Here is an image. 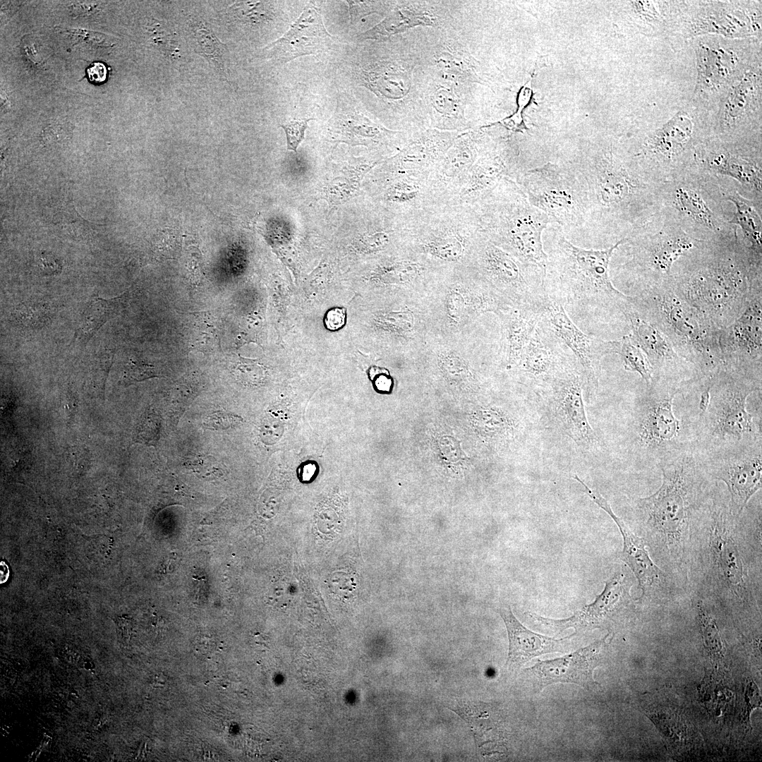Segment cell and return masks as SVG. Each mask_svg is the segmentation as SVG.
I'll use <instances>...</instances> for the list:
<instances>
[{
    "mask_svg": "<svg viewBox=\"0 0 762 762\" xmlns=\"http://www.w3.org/2000/svg\"><path fill=\"white\" fill-rule=\"evenodd\" d=\"M687 583L720 600L749 605L761 590V537L749 533L742 514H732L729 496L715 481L693 523Z\"/></svg>",
    "mask_w": 762,
    "mask_h": 762,
    "instance_id": "6da1fadb",
    "label": "cell"
},
{
    "mask_svg": "<svg viewBox=\"0 0 762 762\" xmlns=\"http://www.w3.org/2000/svg\"><path fill=\"white\" fill-rule=\"evenodd\" d=\"M658 466L662 473L660 488L635 500L641 537L653 561L673 583L679 579L687 583L693 523L715 480L702 468L694 449Z\"/></svg>",
    "mask_w": 762,
    "mask_h": 762,
    "instance_id": "7a4b0ae2",
    "label": "cell"
},
{
    "mask_svg": "<svg viewBox=\"0 0 762 762\" xmlns=\"http://www.w3.org/2000/svg\"><path fill=\"white\" fill-rule=\"evenodd\" d=\"M550 248L545 273L548 294L567 313L579 315H623L633 301L612 284L609 263L622 238L608 248L586 249L570 242L557 228H550Z\"/></svg>",
    "mask_w": 762,
    "mask_h": 762,
    "instance_id": "3957f363",
    "label": "cell"
},
{
    "mask_svg": "<svg viewBox=\"0 0 762 762\" xmlns=\"http://www.w3.org/2000/svg\"><path fill=\"white\" fill-rule=\"evenodd\" d=\"M705 379L694 421V449L710 452L761 441V428L746 409L761 381L723 368Z\"/></svg>",
    "mask_w": 762,
    "mask_h": 762,
    "instance_id": "277c9868",
    "label": "cell"
},
{
    "mask_svg": "<svg viewBox=\"0 0 762 762\" xmlns=\"http://www.w3.org/2000/svg\"><path fill=\"white\" fill-rule=\"evenodd\" d=\"M472 207L490 241L524 265L546 273L543 233L552 222L529 202L514 180L504 178Z\"/></svg>",
    "mask_w": 762,
    "mask_h": 762,
    "instance_id": "5b68a950",
    "label": "cell"
},
{
    "mask_svg": "<svg viewBox=\"0 0 762 762\" xmlns=\"http://www.w3.org/2000/svg\"><path fill=\"white\" fill-rule=\"evenodd\" d=\"M634 306L669 340L675 351L692 364L701 377L722 368L720 331L678 296L668 282L655 284L636 296Z\"/></svg>",
    "mask_w": 762,
    "mask_h": 762,
    "instance_id": "8992f818",
    "label": "cell"
},
{
    "mask_svg": "<svg viewBox=\"0 0 762 762\" xmlns=\"http://www.w3.org/2000/svg\"><path fill=\"white\" fill-rule=\"evenodd\" d=\"M483 233L475 210L433 205L402 224V245L433 266H466Z\"/></svg>",
    "mask_w": 762,
    "mask_h": 762,
    "instance_id": "52a82bcc",
    "label": "cell"
},
{
    "mask_svg": "<svg viewBox=\"0 0 762 762\" xmlns=\"http://www.w3.org/2000/svg\"><path fill=\"white\" fill-rule=\"evenodd\" d=\"M682 385L653 377L638 395L633 407L631 434L637 456L646 464L661 462L694 449V423L675 416L673 402Z\"/></svg>",
    "mask_w": 762,
    "mask_h": 762,
    "instance_id": "ba28073f",
    "label": "cell"
},
{
    "mask_svg": "<svg viewBox=\"0 0 762 762\" xmlns=\"http://www.w3.org/2000/svg\"><path fill=\"white\" fill-rule=\"evenodd\" d=\"M669 284L719 329L734 321L751 298L761 291V280L730 260L713 262Z\"/></svg>",
    "mask_w": 762,
    "mask_h": 762,
    "instance_id": "9c48e42d",
    "label": "cell"
},
{
    "mask_svg": "<svg viewBox=\"0 0 762 762\" xmlns=\"http://www.w3.org/2000/svg\"><path fill=\"white\" fill-rule=\"evenodd\" d=\"M514 181L529 202L564 231L583 228L588 217L586 195L567 166L548 162L520 172Z\"/></svg>",
    "mask_w": 762,
    "mask_h": 762,
    "instance_id": "30bf717a",
    "label": "cell"
},
{
    "mask_svg": "<svg viewBox=\"0 0 762 762\" xmlns=\"http://www.w3.org/2000/svg\"><path fill=\"white\" fill-rule=\"evenodd\" d=\"M467 266L516 306H542L548 296L545 273L524 265L483 234Z\"/></svg>",
    "mask_w": 762,
    "mask_h": 762,
    "instance_id": "8fae6325",
    "label": "cell"
},
{
    "mask_svg": "<svg viewBox=\"0 0 762 762\" xmlns=\"http://www.w3.org/2000/svg\"><path fill=\"white\" fill-rule=\"evenodd\" d=\"M695 453L706 475L712 480L725 484L730 510L740 516L762 487V441L727 449L695 450Z\"/></svg>",
    "mask_w": 762,
    "mask_h": 762,
    "instance_id": "7c38bea8",
    "label": "cell"
},
{
    "mask_svg": "<svg viewBox=\"0 0 762 762\" xmlns=\"http://www.w3.org/2000/svg\"><path fill=\"white\" fill-rule=\"evenodd\" d=\"M761 291L749 300L740 315L720 329L722 368L761 381Z\"/></svg>",
    "mask_w": 762,
    "mask_h": 762,
    "instance_id": "4fadbf2b",
    "label": "cell"
},
{
    "mask_svg": "<svg viewBox=\"0 0 762 762\" xmlns=\"http://www.w3.org/2000/svg\"><path fill=\"white\" fill-rule=\"evenodd\" d=\"M540 320L572 352L582 378L585 397L588 401L593 399L598 389L605 341L583 332L562 304L548 294L542 308Z\"/></svg>",
    "mask_w": 762,
    "mask_h": 762,
    "instance_id": "5bb4252c",
    "label": "cell"
},
{
    "mask_svg": "<svg viewBox=\"0 0 762 762\" xmlns=\"http://www.w3.org/2000/svg\"><path fill=\"white\" fill-rule=\"evenodd\" d=\"M490 137L483 128L459 133L428 176L433 205L453 204Z\"/></svg>",
    "mask_w": 762,
    "mask_h": 762,
    "instance_id": "9a60e30c",
    "label": "cell"
},
{
    "mask_svg": "<svg viewBox=\"0 0 762 762\" xmlns=\"http://www.w3.org/2000/svg\"><path fill=\"white\" fill-rule=\"evenodd\" d=\"M540 392L546 396L560 429L576 445L588 449L598 442L587 419L582 394L583 381L576 364L559 373Z\"/></svg>",
    "mask_w": 762,
    "mask_h": 762,
    "instance_id": "2e32d148",
    "label": "cell"
},
{
    "mask_svg": "<svg viewBox=\"0 0 762 762\" xmlns=\"http://www.w3.org/2000/svg\"><path fill=\"white\" fill-rule=\"evenodd\" d=\"M583 488L587 495L618 526L623 539V549L619 558L631 570L642 591L641 597L657 598L669 593L674 589L673 581L652 559L643 539L626 525L622 519L613 512L609 502L596 490L588 487L578 476H574Z\"/></svg>",
    "mask_w": 762,
    "mask_h": 762,
    "instance_id": "e0dca14e",
    "label": "cell"
},
{
    "mask_svg": "<svg viewBox=\"0 0 762 762\" xmlns=\"http://www.w3.org/2000/svg\"><path fill=\"white\" fill-rule=\"evenodd\" d=\"M633 302L634 298L623 315L630 324L631 338L643 351L653 369V377L682 385L701 377L695 367L675 351L666 337L637 312Z\"/></svg>",
    "mask_w": 762,
    "mask_h": 762,
    "instance_id": "ac0fdd59",
    "label": "cell"
},
{
    "mask_svg": "<svg viewBox=\"0 0 762 762\" xmlns=\"http://www.w3.org/2000/svg\"><path fill=\"white\" fill-rule=\"evenodd\" d=\"M523 171L507 139L491 138L482 150L453 204L473 206L504 178L515 180Z\"/></svg>",
    "mask_w": 762,
    "mask_h": 762,
    "instance_id": "d6986e66",
    "label": "cell"
},
{
    "mask_svg": "<svg viewBox=\"0 0 762 762\" xmlns=\"http://www.w3.org/2000/svg\"><path fill=\"white\" fill-rule=\"evenodd\" d=\"M377 166L373 182L380 190V200L402 224L433 205L430 173L393 171Z\"/></svg>",
    "mask_w": 762,
    "mask_h": 762,
    "instance_id": "ffe728a7",
    "label": "cell"
},
{
    "mask_svg": "<svg viewBox=\"0 0 762 762\" xmlns=\"http://www.w3.org/2000/svg\"><path fill=\"white\" fill-rule=\"evenodd\" d=\"M576 364L562 341L540 320L516 365L539 391L559 373Z\"/></svg>",
    "mask_w": 762,
    "mask_h": 762,
    "instance_id": "44dd1931",
    "label": "cell"
},
{
    "mask_svg": "<svg viewBox=\"0 0 762 762\" xmlns=\"http://www.w3.org/2000/svg\"><path fill=\"white\" fill-rule=\"evenodd\" d=\"M329 131L332 142L363 145L375 152L390 148L399 151L413 135L387 129L349 107L344 100H339Z\"/></svg>",
    "mask_w": 762,
    "mask_h": 762,
    "instance_id": "7402d4cb",
    "label": "cell"
},
{
    "mask_svg": "<svg viewBox=\"0 0 762 762\" xmlns=\"http://www.w3.org/2000/svg\"><path fill=\"white\" fill-rule=\"evenodd\" d=\"M607 636L562 658L538 660L524 670L531 675L535 691L556 683H574L587 689L598 684L593 678V670L600 663V652Z\"/></svg>",
    "mask_w": 762,
    "mask_h": 762,
    "instance_id": "603a6c76",
    "label": "cell"
},
{
    "mask_svg": "<svg viewBox=\"0 0 762 762\" xmlns=\"http://www.w3.org/2000/svg\"><path fill=\"white\" fill-rule=\"evenodd\" d=\"M332 36L325 28L322 16L314 7H306L289 30L262 49L270 58L287 63L301 56L326 51Z\"/></svg>",
    "mask_w": 762,
    "mask_h": 762,
    "instance_id": "cb8c5ba5",
    "label": "cell"
},
{
    "mask_svg": "<svg viewBox=\"0 0 762 762\" xmlns=\"http://www.w3.org/2000/svg\"><path fill=\"white\" fill-rule=\"evenodd\" d=\"M459 133L435 128L416 133L394 156L383 159L379 164L393 171L430 173Z\"/></svg>",
    "mask_w": 762,
    "mask_h": 762,
    "instance_id": "d4e9b609",
    "label": "cell"
},
{
    "mask_svg": "<svg viewBox=\"0 0 762 762\" xmlns=\"http://www.w3.org/2000/svg\"><path fill=\"white\" fill-rule=\"evenodd\" d=\"M629 598V588L624 575L622 573H616L605 582L603 591L595 600L576 612L572 617L557 620L535 614H531V617L560 631L569 627H574L576 630L590 629L599 627L610 619L627 603Z\"/></svg>",
    "mask_w": 762,
    "mask_h": 762,
    "instance_id": "484cf974",
    "label": "cell"
},
{
    "mask_svg": "<svg viewBox=\"0 0 762 762\" xmlns=\"http://www.w3.org/2000/svg\"><path fill=\"white\" fill-rule=\"evenodd\" d=\"M427 87L429 128L457 133L476 129L466 114L468 92L436 78H430Z\"/></svg>",
    "mask_w": 762,
    "mask_h": 762,
    "instance_id": "4316f807",
    "label": "cell"
},
{
    "mask_svg": "<svg viewBox=\"0 0 762 762\" xmlns=\"http://www.w3.org/2000/svg\"><path fill=\"white\" fill-rule=\"evenodd\" d=\"M420 59L413 51L404 59L381 61L369 66L363 74L366 85L380 96L392 100L411 99L418 95Z\"/></svg>",
    "mask_w": 762,
    "mask_h": 762,
    "instance_id": "83f0119b",
    "label": "cell"
},
{
    "mask_svg": "<svg viewBox=\"0 0 762 762\" xmlns=\"http://www.w3.org/2000/svg\"><path fill=\"white\" fill-rule=\"evenodd\" d=\"M499 613L508 634L509 651L506 666L511 671L519 669L533 658L549 653L567 651V643L574 635L557 639L535 633L515 617L509 606L501 607Z\"/></svg>",
    "mask_w": 762,
    "mask_h": 762,
    "instance_id": "f1b7e54d",
    "label": "cell"
},
{
    "mask_svg": "<svg viewBox=\"0 0 762 762\" xmlns=\"http://www.w3.org/2000/svg\"><path fill=\"white\" fill-rule=\"evenodd\" d=\"M440 1H401L375 26L361 34L363 40H380L418 26L440 25L447 16Z\"/></svg>",
    "mask_w": 762,
    "mask_h": 762,
    "instance_id": "f546056e",
    "label": "cell"
},
{
    "mask_svg": "<svg viewBox=\"0 0 762 762\" xmlns=\"http://www.w3.org/2000/svg\"><path fill=\"white\" fill-rule=\"evenodd\" d=\"M543 306H516L505 318L504 347L509 365H516L528 343L541 318Z\"/></svg>",
    "mask_w": 762,
    "mask_h": 762,
    "instance_id": "4dcf8cb0",
    "label": "cell"
},
{
    "mask_svg": "<svg viewBox=\"0 0 762 762\" xmlns=\"http://www.w3.org/2000/svg\"><path fill=\"white\" fill-rule=\"evenodd\" d=\"M125 300L124 294L109 299L93 297L83 313L74 341L80 345H85L99 328L120 310Z\"/></svg>",
    "mask_w": 762,
    "mask_h": 762,
    "instance_id": "1f68e13d",
    "label": "cell"
},
{
    "mask_svg": "<svg viewBox=\"0 0 762 762\" xmlns=\"http://www.w3.org/2000/svg\"><path fill=\"white\" fill-rule=\"evenodd\" d=\"M693 247L694 243L685 235H662L647 249L649 265L656 272L668 275L675 262Z\"/></svg>",
    "mask_w": 762,
    "mask_h": 762,
    "instance_id": "d6a6232c",
    "label": "cell"
},
{
    "mask_svg": "<svg viewBox=\"0 0 762 762\" xmlns=\"http://www.w3.org/2000/svg\"><path fill=\"white\" fill-rule=\"evenodd\" d=\"M618 354L626 370L638 373L649 385L653 380V369L643 351L634 342L630 334L621 339L605 341V354Z\"/></svg>",
    "mask_w": 762,
    "mask_h": 762,
    "instance_id": "836d02e7",
    "label": "cell"
},
{
    "mask_svg": "<svg viewBox=\"0 0 762 762\" xmlns=\"http://www.w3.org/2000/svg\"><path fill=\"white\" fill-rule=\"evenodd\" d=\"M691 126L689 121L675 120L658 130L651 140V147L667 157L678 152L690 136Z\"/></svg>",
    "mask_w": 762,
    "mask_h": 762,
    "instance_id": "e575fe53",
    "label": "cell"
},
{
    "mask_svg": "<svg viewBox=\"0 0 762 762\" xmlns=\"http://www.w3.org/2000/svg\"><path fill=\"white\" fill-rule=\"evenodd\" d=\"M727 200L736 206V212L730 222L739 225L751 245L761 253V220L758 213L738 193L730 195Z\"/></svg>",
    "mask_w": 762,
    "mask_h": 762,
    "instance_id": "d590c367",
    "label": "cell"
},
{
    "mask_svg": "<svg viewBox=\"0 0 762 762\" xmlns=\"http://www.w3.org/2000/svg\"><path fill=\"white\" fill-rule=\"evenodd\" d=\"M196 41L195 52L200 54L219 71L224 78L227 77L225 69V55L226 46L215 35L207 25L200 24L195 30Z\"/></svg>",
    "mask_w": 762,
    "mask_h": 762,
    "instance_id": "8d00e7d4",
    "label": "cell"
},
{
    "mask_svg": "<svg viewBox=\"0 0 762 762\" xmlns=\"http://www.w3.org/2000/svg\"><path fill=\"white\" fill-rule=\"evenodd\" d=\"M712 166L719 174L733 177L742 183L761 190V173L754 164L720 155L713 159Z\"/></svg>",
    "mask_w": 762,
    "mask_h": 762,
    "instance_id": "74e56055",
    "label": "cell"
},
{
    "mask_svg": "<svg viewBox=\"0 0 762 762\" xmlns=\"http://www.w3.org/2000/svg\"><path fill=\"white\" fill-rule=\"evenodd\" d=\"M675 202L679 210L704 226L715 229L717 221L703 198L694 190L680 188L675 193Z\"/></svg>",
    "mask_w": 762,
    "mask_h": 762,
    "instance_id": "f35d334b",
    "label": "cell"
},
{
    "mask_svg": "<svg viewBox=\"0 0 762 762\" xmlns=\"http://www.w3.org/2000/svg\"><path fill=\"white\" fill-rule=\"evenodd\" d=\"M232 373L242 384L258 385L265 377V368L258 363L239 357L232 367Z\"/></svg>",
    "mask_w": 762,
    "mask_h": 762,
    "instance_id": "ab89813d",
    "label": "cell"
},
{
    "mask_svg": "<svg viewBox=\"0 0 762 762\" xmlns=\"http://www.w3.org/2000/svg\"><path fill=\"white\" fill-rule=\"evenodd\" d=\"M155 367L139 359L131 358L124 366L121 376L122 385L127 387L135 382L157 377Z\"/></svg>",
    "mask_w": 762,
    "mask_h": 762,
    "instance_id": "60d3db41",
    "label": "cell"
},
{
    "mask_svg": "<svg viewBox=\"0 0 762 762\" xmlns=\"http://www.w3.org/2000/svg\"><path fill=\"white\" fill-rule=\"evenodd\" d=\"M160 418L154 411H147L136 428L134 440L147 445H155L160 433Z\"/></svg>",
    "mask_w": 762,
    "mask_h": 762,
    "instance_id": "b9f144b4",
    "label": "cell"
},
{
    "mask_svg": "<svg viewBox=\"0 0 762 762\" xmlns=\"http://www.w3.org/2000/svg\"><path fill=\"white\" fill-rule=\"evenodd\" d=\"M185 465L200 478H219L224 473L223 468L212 456L190 457L185 462Z\"/></svg>",
    "mask_w": 762,
    "mask_h": 762,
    "instance_id": "7bdbcfd3",
    "label": "cell"
},
{
    "mask_svg": "<svg viewBox=\"0 0 762 762\" xmlns=\"http://www.w3.org/2000/svg\"><path fill=\"white\" fill-rule=\"evenodd\" d=\"M531 80L526 84L520 90L518 96V111L512 116L505 118L499 121V123L506 129L512 132H524L526 130L523 121L522 111L528 104L531 96Z\"/></svg>",
    "mask_w": 762,
    "mask_h": 762,
    "instance_id": "ee69618b",
    "label": "cell"
},
{
    "mask_svg": "<svg viewBox=\"0 0 762 762\" xmlns=\"http://www.w3.org/2000/svg\"><path fill=\"white\" fill-rule=\"evenodd\" d=\"M242 421V418L236 414L218 411L207 415L202 421V426L210 430H223L236 426Z\"/></svg>",
    "mask_w": 762,
    "mask_h": 762,
    "instance_id": "f6af8a7d",
    "label": "cell"
},
{
    "mask_svg": "<svg viewBox=\"0 0 762 762\" xmlns=\"http://www.w3.org/2000/svg\"><path fill=\"white\" fill-rule=\"evenodd\" d=\"M311 119H313L297 120L281 125L286 133L287 149L289 150L296 152L299 144L304 139L305 131L308 128V122Z\"/></svg>",
    "mask_w": 762,
    "mask_h": 762,
    "instance_id": "bcb514c9",
    "label": "cell"
},
{
    "mask_svg": "<svg viewBox=\"0 0 762 762\" xmlns=\"http://www.w3.org/2000/svg\"><path fill=\"white\" fill-rule=\"evenodd\" d=\"M349 6L351 23H356L361 18L373 13H379L385 8L384 2L347 1Z\"/></svg>",
    "mask_w": 762,
    "mask_h": 762,
    "instance_id": "7dc6e473",
    "label": "cell"
},
{
    "mask_svg": "<svg viewBox=\"0 0 762 762\" xmlns=\"http://www.w3.org/2000/svg\"><path fill=\"white\" fill-rule=\"evenodd\" d=\"M113 356L114 353L111 349H106L104 351L100 352L95 358V370L97 373V376L99 378V382L102 391L104 390L106 378L113 361Z\"/></svg>",
    "mask_w": 762,
    "mask_h": 762,
    "instance_id": "c3c4849f",
    "label": "cell"
},
{
    "mask_svg": "<svg viewBox=\"0 0 762 762\" xmlns=\"http://www.w3.org/2000/svg\"><path fill=\"white\" fill-rule=\"evenodd\" d=\"M447 299V308L449 316L454 320H458L462 315L464 308V300L457 290L452 291Z\"/></svg>",
    "mask_w": 762,
    "mask_h": 762,
    "instance_id": "681fc988",
    "label": "cell"
},
{
    "mask_svg": "<svg viewBox=\"0 0 762 762\" xmlns=\"http://www.w3.org/2000/svg\"><path fill=\"white\" fill-rule=\"evenodd\" d=\"M345 319V310L343 308H335L327 312L325 318V324L327 329L337 330L344 325Z\"/></svg>",
    "mask_w": 762,
    "mask_h": 762,
    "instance_id": "f907efd6",
    "label": "cell"
},
{
    "mask_svg": "<svg viewBox=\"0 0 762 762\" xmlns=\"http://www.w3.org/2000/svg\"><path fill=\"white\" fill-rule=\"evenodd\" d=\"M115 622L119 639L123 643H127L129 641L133 633L132 620L128 617L119 616L116 617Z\"/></svg>",
    "mask_w": 762,
    "mask_h": 762,
    "instance_id": "816d5d0a",
    "label": "cell"
},
{
    "mask_svg": "<svg viewBox=\"0 0 762 762\" xmlns=\"http://www.w3.org/2000/svg\"><path fill=\"white\" fill-rule=\"evenodd\" d=\"M89 80L94 83H103L107 76V69L104 64L94 62L87 68Z\"/></svg>",
    "mask_w": 762,
    "mask_h": 762,
    "instance_id": "f5cc1de1",
    "label": "cell"
},
{
    "mask_svg": "<svg viewBox=\"0 0 762 762\" xmlns=\"http://www.w3.org/2000/svg\"><path fill=\"white\" fill-rule=\"evenodd\" d=\"M69 8L75 15L89 16L99 11V4L97 2L76 1L70 4Z\"/></svg>",
    "mask_w": 762,
    "mask_h": 762,
    "instance_id": "db71d44e",
    "label": "cell"
},
{
    "mask_svg": "<svg viewBox=\"0 0 762 762\" xmlns=\"http://www.w3.org/2000/svg\"><path fill=\"white\" fill-rule=\"evenodd\" d=\"M38 309H40V308L35 307L33 306H25L21 308H19L16 309V312L18 314H20L21 315L18 316V318H20L23 320H25V321L24 322V323L35 325L36 320L37 321L42 320V317L40 315L42 312L40 311ZM38 322L39 321H37V322Z\"/></svg>",
    "mask_w": 762,
    "mask_h": 762,
    "instance_id": "11a10c76",
    "label": "cell"
},
{
    "mask_svg": "<svg viewBox=\"0 0 762 762\" xmlns=\"http://www.w3.org/2000/svg\"><path fill=\"white\" fill-rule=\"evenodd\" d=\"M67 32L75 35L80 37L81 39L86 40L87 42L96 43L98 44H103L104 46H108L107 43V38L105 35L98 32H90L84 30L79 29H71Z\"/></svg>",
    "mask_w": 762,
    "mask_h": 762,
    "instance_id": "9f6ffc18",
    "label": "cell"
},
{
    "mask_svg": "<svg viewBox=\"0 0 762 762\" xmlns=\"http://www.w3.org/2000/svg\"><path fill=\"white\" fill-rule=\"evenodd\" d=\"M40 262L43 271L47 274H56L61 270L59 260L49 253L42 254Z\"/></svg>",
    "mask_w": 762,
    "mask_h": 762,
    "instance_id": "6f0895ef",
    "label": "cell"
},
{
    "mask_svg": "<svg viewBox=\"0 0 762 762\" xmlns=\"http://www.w3.org/2000/svg\"><path fill=\"white\" fill-rule=\"evenodd\" d=\"M178 562L177 555L174 552L170 553L166 557L161 564V572L166 574L172 573L176 569Z\"/></svg>",
    "mask_w": 762,
    "mask_h": 762,
    "instance_id": "680465c9",
    "label": "cell"
},
{
    "mask_svg": "<svg viewBox=\"0 0 762 762\" xmlns=\"http://www.w3.org/2000/svg\"><path fill=\"white\" fill-rule=\"evenodd\" d=\"M24 52L26 57L29 59L32 62L38 64L41 61L39 50L37 46L36 47L33 43L24 44Z\"/></svg>",
    "mask_w": 762,
    "mask_h": 762,
    "instance_id": "91938a15",
    "label": "cell"
},
{
    "mask_svg": "<svg viewBox=\"0 0 762 762\" xmlns=\"http://www.w3.org/2000/svg\"><path fill=\"white\" fill-rule=\"evenodd\" d=\"M154 682L156 686L162 687L166 683V677L160 673L155 676Z\"/></svg>",
    "mask_w": 762,
    "mask_h": 762,
    "instance_id": "94428289",
    "label": "cell"
}]
</instances>
